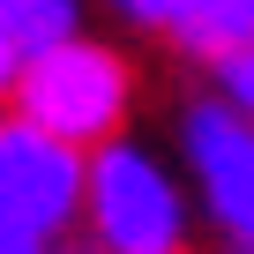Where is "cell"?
I'll list each match as a JSON object with an SVG mask.
<instances>
[{
	"label": "cell",
	"mask_w": 254,
	"mask_h": 254,
	"mask_svg": "<svg viewBox=\"0 0 254 254\" xmlns=\"http://www.w3.org/2000/svg\"><path fill=\"white\" fill-rule=\"evenodd\" d=\"M217 82H224V112L254 127V38L232 45V53H217Z\"/></svg>",
	"instance_id": "7"
},
{
	"label": "cell",
	"mask_w": 254,
	"mask_h": 254,
	"mask_svg": "<svg viewBox=\"0 0 254 254\" xmlns=\"http://www.w3.org/2000/svg\"><path fill=\"white\" fill-rule=\"evenodd\" d=\"M172 30L194 45V53H232V45H247L254 38V0H180V15H172Z\"/></svg>",
	"instance_id": "6"
},
{
	"label": "cell",
	"mask_w": 254,
	"mask_h": 254,
	"mask_svg": "<svg viewBox=\"0 0 254 254\" xmlns=\"http://www.w3.org/2000/svg\"><path fill=\"white\" fill-rule=\"evenodd\" d=\"M187 157H194L202 194H209L217 224L232 232V247H254V127L232 120L224 105H194L187 112Z\"/></svg>",
	"instance_id": "4"
},
{
	"label": "cell",
	"mask_w": 254,
	"mask_h": 254,
	"mask_svg": "<svg viewBox=\"0 0 254 254\" xmlns=\"http://www.w3.org/2000/svg\"><path fill=\"white\" fill-rule=\"evenodd\" d=\"M23 112V127L67 142V150H90V142H112V127L127 112V67L90 45V38H67L53 53H30L15 60V90H8Z\"/></svg>",
	"instance_id": "1"
},
{
	"label": "cell",
	"mask_w": 254,
	"mask_h": 254,
	"mask_svg": "<svg viewBox=\"0 0 254 254\" xmlns=\"http://www.w3.org/2000/svg\"><path fill=\"white\" fill-rule=\"evenodd\" d=\"M8 90H15V53L0 45V97H8Z\"/></svg>",
	"instance_id": "10"
},
{
	"label": "cell",
	"mask_w": 254,
	"mask_h": 254,
	"mask_svg": "<svg viewBox=\"0 0 254 254\" xmlns=\"http://www.w3.org/2000/svg\"><path fill=\"white\" fill-rule=\"evenodd\" d=\"M0 254H45V247H38V239H30V232H15V224H8V217H0Z\"/></svg>",
	"instance_id": "9"
},
{
	"label": "cell",
	"mask_w": 254,
	"mask_h": 254,
	"mask_svg": "<svg viewBox=\"0 0 254 254\" xmlns=\"http://www.w3.org/2000/svg\"><path fill=\"white\" fill-rule=\"evenodd\" d=\"M135 23H157V30H172V15H180V0H120Z\"/></svg>",
	"instance_id": "8"
},
{
	"label": "cell",
	"mask_w": 254,
	"mask_h": 254,
	"mask_svg": "<svg viewBox=\"0 0 254 254\" xmlns=\"http://www.w3.org/2000/svg\"><path fill=\"white\" fill-rule=\"evenodd\" d=\"M82 202H90L105 254H180V239H187V202H180L172 172L135 142H105L82 165Z\"/></svg>",
	"instance_id": "2"
},
{
	"label": "cell",
	"mask_w": 254,
	"mask_h": 254,
	"mask_svg": "<svg viewBox=\"0 0 254 254\" xmlns=\"http://www.w3.org/2000/svg\"><path fill=\"white\" fill-rule=\"evenodd\" d=\"M232 254H254V247H232Z\"/></svg>",
	"instance_id": "11"
},
{
	"label": "cell",
	"mask_w": 254,
	"mask_h": 254,
	"mask_svg": "<svg viewBox=\"0 0 254 254\" xmlns=\"http://www.w3.org/2000/svg\"><path fill=\"white\" fill-rule=\"evenodd\" d=\"M75 209H82V150L23 120H0V217L45 247L53 232L75 224Z\"/></svg>",
	"instance_id": "3"
},
{
	"label": "cell",
	"mask_w": 254,
	"mask_h": 254,
	"mask_svg": "<svg viewBox=\"0 0 254 254\" xmlns=\"http://www.w3.org/2000/svg\"><path fill=\"white\" fill-rule=\"evenodd\" d=\"M75 38V0H0V45L15 60L53 53Z\"/></svg>",
	"instance_id": "5"
}]
</instances>
